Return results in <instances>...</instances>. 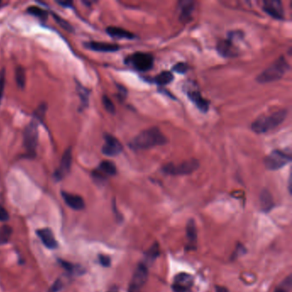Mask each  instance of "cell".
<instances>
[{
  "instance_id": "f546056e",
  "label": "cell",
  "mask_w": 292,
  "mask_h": 292,
  "mask_svg": "<svg viewBox=\"0 0 292 292\" xmlns=\"http://www.w3.org/2000/svg\"><path fill=\"white\" fill-rule=\"evenodd\" d=\"M47 110V104L42 103L34 112V119L36 121H42Z\"/></svg>"
},
{
  "instance_id": "ac0fdd59",
  "label": "cell",
  "mask_w": 292,
  "mask_h": 292,
  "mask_svg": "<svg viewBox=\"0 0 292 292\" xmlns=\"http://www.w3.org/2000/svg\"><path fill=\"white\" fill-rule=\"evenodd\" d=\"M195 2L193 1H182L180 2V20L182 22H189L192 16Z\"/></svg>"
},
{
  "instance_id": "8992f818",
  "label": "cell",
  "mask_w": 292,
  "mask_h": 292,
  "mask_svg": "<svg viewBox=\"0 0 292 292\" xmlns=\"http://www.w3.org/2000/svg\"><path fill=\"white\" fill-rule=\"evenodd\" d=\"M199 162L196 159H190L178 165L168 164L163 167V172L169 175H188L198 169Z\"/></svg>"
},
{
  "instance_id": "484cf974",
  "label": "cell",
  "mask_w": 292,
  "mask_h": 292,
  "mask_svg": "<svg viewBox=\"0 0 292 292\" xmlns=\"http://www.w3.org/2000/svg\"><path fill=\"white\" fill-rule=\"evenodd\" d=\"M12 234V228L9 226H3L0 228V244H5L9 242Z\"/></svg>"
},
{
  "instance_id": "83f0119b",
  "label": "cell",
  "mask_w": 292,
  "mask_h": 292,
  "mask_svg": "<svg viewBox=\"0 0 292 292\" xmlns=\"http://www.w3.org/2000/svg\"><path fill=\"white\" fill-rule=\"evenodd\" d=\"M53 18L55 19L58 24L59 25L62 29H63L64 30H66L68 32H74V29L72 25L70 24V23H68L65 19H63L62 17H59L58 15H57V14H53Z\"/></svg>"
},
{
  "instance_id": "4316f807",
  "label": "cell",
  "mask_w": 292,
  "mask_h": 292,
  "mask_svg": "<svg viewBox=\"0 0 292 292\" xmlns=\"http://www.w3.org/2000/svg\"><path fill=\"white\" fill-rule=\"evenodd\" d=\"M27 11L30 14L33 15L34 17H39L40 19L42 20H47V17H48V13L46 10L41 9L38 6H30L28 8Z\"/></svg>"
},
{
  "instance_id": "d590c367",
  "label": "cell",
  "mask_w": 292,
  "mask_h": 292,
  "mask_svg": "<svg viewBox=\"0 0 292 292\" xmlns=\"http://www.w3.org/2000/svg\"><path fill=\"white\" fill-rule=\"evenodd\" d=\"M63 287V284L61 282L60 279H57L56 281L54 282L53 286L51 287L50 290L48 291V292H58L60 290L62 289Z\"/></svg>"
},
{
  "instance_id": "1f68e13d",
  "label": "cell",
  "mask_w": 292,
  "mask_h": 292,
  "mask_svg": "<svg viewBox=\"0 0 292 292\" xmlns=\"http://www.w3.org/2000/svg\"><path fill=\"white\" fill-rule=\"evenodd\" d=\"M102 103H103L104 107H105V109L108 112V113H115V106H114V104H113V101L111 100L109 97L106 96V95H104L102 97Z\"/></svg>"
},
{
  "instance_id": "d4e9b609",
  "label": "cell",
  "mask_w": 292,
  "mask_h": 292,
  "mask_svg": "<svg viewBox=\"0 0 292 292\" xmlns=\"http://www.w3.org/2000/svg\"><path fill=\"white\" fill-rule=\"evenodd\" d=\"M15 78H16L17 86L20 88H24L26 84V73L23 67H17V69L15 70Z\"/></svg>"
},
{
  "instance_id": "4fadbf2b",
  "label": "cell",
  "mask_w": 292,
  "mask_h": 292,
  "mask_svg": "<svg viewBox=\"0 0 292 292\" xmlns=\"http://www.w3.org/2000/svg\"><path fill=\"white\" fill-rule=\"evenodd\" d=\"M36 233L43 242L44 245L47 248L50 249H55L58 248V242L54 237V235L51 229L45 228V229L38 230Z\"/></svg>"
},
{
  "instance_id": "5bb4252c",
  "label": "cell",
  "mask_w": 292,
  "mask_h": 292,
  "mask_svg": "<svg viewBox=\"0 0 292 292\" xmlns=\"http://www.w3.org/2000/svg\"><path fill=\"white\" fill-rule=\"evenodd\" d=\"M85 46L90 50L101 52V53H113V52H117L120 49L119 46L117 44L97 42V41H91V42L85 44Z\"/></svg>"
},
{
  "instance_id": "d6a6232c",
  "label": "cell",
  "mask_w": 292,
  "mask_h": 292,
  "mask_svg": "<svg viewBox=\"0 0 292 292\" xmlns=\"http://www.w3.org/2000/svg\"><path fill=\"white\" fill-rule=\"evenodd\" d=\"M173 70L177 73L184 74L189 70V65L183 62H180L173 66Z\"/></svg>"
},
{
  "instance_id": "9a60e30c",
  "label": "cell",
  "mask_w": 292,
  "mask_h": 292,
  "mask_svg": "<svg viewBox=\"0 0 292 292\" xmlns=\"http://www.w3.org/2000/svg\"><path fill=\"white\" fill-rule=\"evenodd\" d=\"M62 196H63V200L67 205L71 207L72 209L83 210L85 207L84 200L80 196L62 191Z\"/></svg>"
},
{
  "instance_id": "cb8c5ba5",
  "label": "cell",
  "mask_w": 292,
  "mask_h": 292,
  "mask_svg": "<svg viewBox=\"0 0 292 292\" xmlns=\"http://www.w3.org/2000/svg\"><path fill=\"white\" fill-rule=\"evenodd\" d=\"M173 79H174V77H173V74L169 72V71H163L155 77L154 83H157L158 85H160V86H165V85H167V84L172 83Z\"/></svg>"
},
{
  "instance_id": "7402d4cb",
  "label": "cell",
  "mask_w": 292,
  "mask_h": 292,
  "mask_svg": "<svg viewBox=\"0 0 292 292\" xmlns=\"http://www.w3.org/2000/svg\"><path fill=\"white\" fill-rule=\"evenodd\" d=\"M99 172L102 174L114 176V175H116L117 173L116 166L114 163L110 161V160H104L100 164Z\"/></svg>"
},
{
  "instance_id": "603a6c76",
  "label": "cell",
  "mask_w": 292,
  "mask_h": 292,
  "mask_svg": "<svg viewBox=\"0 0 292 292\" xmlns=\"http://www.w3.org/2000/svg\"><path fill=\"white\" fill-rule=\"evenodd\" d=\"M60 264L62 265L64 270H66L67 272H70L71 274L74 275H81L84 272V269L79 265H73L72 263H68L65 261H59Z\"/></svg>"
},
{
  "instance_id": "9c48e42d",
  "label": "cell",
  "mask_w": 292,
  "mask_h": 292,
  "mask_svg": "<svg viewBox=\"0 0 292 292\" xmlns=\"http://www.w3.org/2000/svg\"><path fill=\"white\" fill-rule=\"evenodd\" d=\"M193 286V277L188 273H179L175 276L173 289L174 292H189Z\"/></svg>"
},
{
  "instance_id": "277c9868",
  "label": "cell",
  "mask_w": 292,
  "mask_h": 292,
  "mask_svg": "<svg viewBox=\"0 0 292 292\" xmlns=\"http://www.w3.org/2000/svg\"><path fill=\"white\" fill-rule=\"evenodd\" d=\"M39 123L38 121L33 119L30 122L24 131V146L29 153V156L33 157L35 155L38 137H39Z\"/></svg>"
},
{
  "instance_id": "ba28073f",
  "label": "cell",
  "mask_w": 292,
  "mask_h": 292,
  "mask_svg": "<svg viewBox=\"0 0 292 292\" xmlns=\"http://www.w3.org/2000/svg\"><path fill=\"white\" fill-rule=\"evenodd\" d=\"M106 143L102 146V153L106 156H117L118 155L122 150L123 146L118 140L111 135H106L105 136Z\"/></svg>"
},
{
  "instance_id": "8fae6325",
  "label": "cell",
  "mask_w": 292,
  "mask_h": 292,
  "mask_svg": "<svg viewBox=\"0 0 292 292\" xmlns=\"http://www.w3.org/2000/svg\"><path fill=\"white\" fill-rule=\"evenodd\" d=\"M263 10H265V12L268 14L269 16L278 20H283L285 17V11L282 3L279 0H265L264 1Z\"/></svg>"
},
{
  "instance_id": "3957f363",
  "label": "cell",
  "mask_w": 292,
  "mask_h": 292,
  "mask_svg": "<svg viewBox=\"0 0 292 292\" xmlns=\"http://www.w3.org/2000/svg\"><path fill=\"white\" fill-rule=\"evenodd\" d=\"M289 69V64L284 57H280L263 73L260 74L256 80L260 83H272L280 79Z\"/></svg>"
},
{
  "instance_id": "4dcf8cb0",
  "label": "cell",
  "mask_w": 292,
  "mask_h": 292,
  "mask_svg": "<svg viewBox=\"0 0 292 292\" xmlns=\"http://www.w3.org/2000/svg\"><path fill=\"white\" fill-rule=\"evenodd\" d=\"M292 277L290 276L275 290V292H290L292 289Z\"/></svg>"
},
{
  "instance_id": "5b68a950",
  "label": "cell",
  "mask_w": 292,
  "mask_h": 292,
  "mask_svg": "<svg viewBox=\"0 0 292 292\" xmlns=\"http://www.w3.org/2000/svg\"><path fill=\"white\" fill-rule=\"evenodd\" d=\"M291 160L292 155L290 151L286 152L282 150H274L264 159V164L267 169L276 171L284 167L291 162Z\"/></svg>"
},
{
  "instance_id": "6da1fadb",
  "label": "cell",
  "mask_w": 292,
  "mask_h": 292,
  "mask_svg": "<svg viewBox=\"0 0 292 292\" xmlns=\"http://www.w3.org/2000/svg\"><path fill=\"white\" fill-rule=\"evenodd\" d=\"M167 143L166 136L158 128H151L144 130L136 136L130 143V148L133 150H144L153 146L165 145Z\"/></svg>"
},
{
  "instance_id": "b9f144b4",
  "label": "cell",
  "mask_w": 292,
  "mask_h": 292,
  "mask_svg": "<svg viewBox=\"0 0 292 292\" xmlns=\"http://www.w3.org/2000/svg\"><path fill=\"white\" fill-rule=\"evenodd\" d=\"M0 4H1V2H0Z\"/></svg>"
},
{
  "instance_id": "60d3db41",
  "label": "cell",
  "mask_w": 292,
  "mask_h": 292,
  "mask_svg": "<svg viewBox=\"0 0 292 292\" xmlns=\"http://www.w3.org/2000/svg\"><path fill=\"white\" fill-rule=\"evenodd\" d=\"M129 292H139V290L130 289V288Z\"/></svg>"
},
{
  "instance_id": "ab89813d",
  "label": "cell",
  "mask_w": 292,
  "mask_h": 292,
  "mask_svg": "<svg viewBox=\"0 0 292 292\" xmlns=\"http://www.w3.org/2000/svg\"><path fill=\"white\" fill-rule=\"evenodd\" d=\"M216 290H217V292H229L228 290H226L225 287H220V286H218Z\"/></svg>"
},
{
  "instance_id": "30bf717a",
  "label": "cell",
  "mask_w": 292,
  "mask_h": 292,
  "mask_svg": "<svg viewBox=\"0 0 292 292\" xmlns=\"http://www.w3.org/2000/svg\"><path fill=\"white\" fill-rule=\"evenodd\" d=\"M71 164H72V151H71V147H69L63 153L59 167L57 169L54 174L57 180L63 179V177L70 173Z\"/></svg>"
},
{
  "instance_id": "7c38bea8",
  "label": "cell",
  "mask_w": 292,
  "mask_h": 292,
  "mask_svg": "<svg viewBox=\"0 0 292 292\" xmlns=\"http://www.w3.org/2000/svg\"><path fill=\"white\" fill-rule=\"evenodd\" d=\"M147 277H148L147 266L145 264H140L133 276L130 289L139 290L146 282Z\"/></svg>"
},
{
  "instance_id": "74e56055",
  "label": "cell",
  "mask_w": 292,
  "mask_h": 292,
  "mask_svg": "<svg viewBox=\"0 0 292 292\" xmlns=\"http://www.w3.org/2000/svg\"><path fill=\"white\" fill-rule=\"evenodd\" d=\"M9 219V214L6 210L3 208V206L0 205V221H7Z\"/></svg>"
},
{
  "instance_id": "8d00e7d4",
  "label": "cell",
  "mask_w": 292,
  "mask_h": 292,
  "mask_svg": "<svg viewBox=\"0 0 292 292\" xmlns=\"http://www.w3.org/2000/svg\"><path fill=\"white\" fill-rule=\"evenodd\" d=\"M99 262L103 266H109L110 264H111V259H110L109 257L102 256V255L99 256Z\"/></svg>"
},
{
  "instance_id": "d6986e66",
  "label": "cell",
  "mask_w": 292,
  "mask_h": 292,
  "mask_svg": "<svg viewBox=\"0 0 292 292\" xmlns=\"http://www.w3.org/2000/svg\"><path fill=\"white\" fill-rule=\"evenodd\" d=\"M106 32L109 34L110 36L117 39H129L132 40L135 38V35L132 33H130L127 30L117 28V27H108L106 29Z\"/></svg>"
},
{
  "instance_id": "f35d334b",
  "label": "cell",
  "mask_w": 292,
  "mask_h": 292,
  "mask_svg": "<svg viewBox=\"0 0 292 292\" xmlns=\"http://www.w3.org/2000/svg\"><path fill=\"white\" fill-rule=\"evenodd\" d=\"M58 3L63 7H70L72 5V3L70 1H58Z\"/></svg>"
},
{
  "instance_id": "836d02e7",
  "label": "cell",
  "mask_w": 292,
  "mask_h": 292,
  "mask_svg": "<svg viewBox=\"0 0 292 292\" xmlns=\"http://www.w3.org/2000/svg\"><path fill=\"white\" fill-rule=\"evenodd\" d=\"M159 246L158 244H154V245L151 248V249L148 250V252H147V255H146V258L147 260L149 261V260H155L157 256H159Z\"/></svg>"
},
{
  "instance_id": "e0dca14e",
  "label": "cell",
  "mask_w": 292,
  "mask_h": 292,
  "mask_svg": "<svg viewBox=\"0 0 292 292\" xmlns=\"http://www.w3.org/2000/svg\"><path fill=\"white\" fill-rule=\"evenodd\" d=\"M188 96H189L190 100L195 103L198 108H199L203 113H206L207 110L209 108V102L207 100H205L199 91L197 90H191L188 93Z\"/></svg>"
},
{
  "instance_id": "f1b7e54d",
  "label": "cell",
  "mask_w": 292,
  "mask_h": 292,
  "mask_svg": "<svg viewBox=\"0 0 292 292\" xmlns=\"http://www.w3.org/2000/svg\"><path fill=\"white\" fill-rule=\"evenodd\" d=\"M77 91L79 93L83 106H88V104L89 91L87 89V88H85L84 87L82 86L80 83H77Z\"/></svg>"
},
{
  "instance_id": "7a4b0ae2",
  "label": "cell",
  "mask_w": 292,
  "mask_h": 292,
  "mask_svg": "<svg viewBox=\"0 0 292 292\" xmlns=\"http://www.w3.org/2000/svg\"><path fill=\"white\" fill-rule=\"evenodd\" d=\"M287 116V111L281 110L279 112L272 113L269 116L262 117L252 123V130L258 134L267 132L269 130L275 129L279 124L283 123Z\"/></svg>"
},
{
  "instance_id": "ffe728a7",
  "label": "cell",
  "mask_w": 292,
  "mask_h": 292,
  "mask_svg": "<svg viewBox=\"0 0 292 292\" xmlns=\"http://www.w3.org/2000/svg\"><path fill=\"white\" fill-rule=\"evenodd\" d=\"M187 238L189 241V249H196L197 232H196V224L193 219H190L187 225Z\"/></svg>"
},
{
  "instance_id": "52a82bcc",
  "label": "cell",
  "mask_w": 292,
  "mask_h": 292,
  "mask_svg": "<svg viewBox=\"0 0 292 292\" xmlns=\"http://www.w3.org/2000/svg\"><path fill=\"white\" fill-rule=\"evenodd\" d=\"M127 63L140 71H147L153 65V57L151 54L136 53L128 58Z\"/></svg>"
},
{
  "instance_id": "44dd1931",
  "label": "cell",
  "mask_w": 292,
  "mask_h": 292,
  "mask_svg": "<svg viewBox=\"0 0 292 292\" xmlns=\"http://www.w3.org/2000/svg\"><path fill=\"white\" fill-rule=\"evenodd\" d=\"M260 202H261L262 209L265 212H269L270 210H272L273 205H274L272 195L266 189H264L263 192H262V194H261Z\"/></svg>"
},
{
  "instance_id": "e575fe53",
  "label": "cell",
  "mask_w": 292,
  "mask_h": 292,
  "mask_svg": "<svg viewBox=\"0 0 292 292\" xmlns=\"http://www.w3.org/2000/svg\"><path fill=\"white\" fill-rule=\"evenodd\" d=\"M5 73L4 70H0V102L3 98V90H4V84H5Z\"/></svg>"
},
{
  "instance_id": "2e32d148",
  "label": "cell",
  "mask_w": 292,
  "mask_h": 292,
  "mask_svg": "<svg viewBox=\"0 0 292 292\" xmlns=\"http://www.w3.org/2000/svg\"><path fill=\"white\" fill-rule=\"evenodd\" d=\"M217 51L220 55L226 58L237 56V49L233 45V40H226L220 41L217 46Z\"/></svg>"
}]
</instances>
